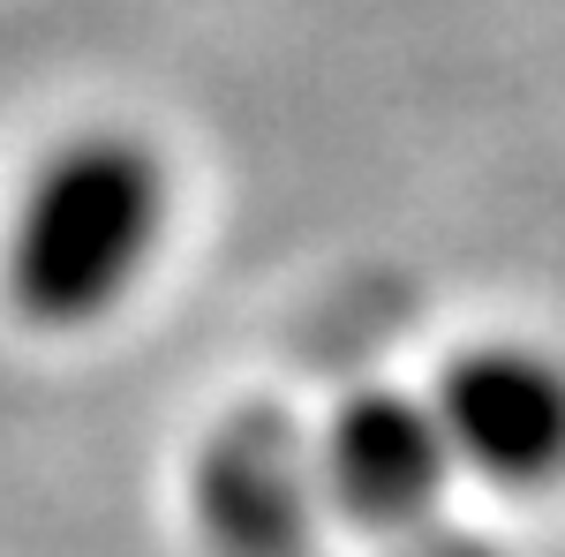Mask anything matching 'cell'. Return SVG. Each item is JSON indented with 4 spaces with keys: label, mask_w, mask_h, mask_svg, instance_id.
I'll use <instances>...</instances> for the list:
<instances>
[{
    "label": "cell",
    "mask_w": 565,
    "mask_h": 557,
    "mask_svg": "<svg viewBox=\"0 0 565 557\" xmlns=\"http://www.w3.org/2000/svg\"><path fill=\"white\" fill-rule=\"evenodd\" d=\"M437 422L452 437V460L535 490L565 468V369L527 346H482L445 369Z\"/></svg>",
    "instance_id": "cell-2"
},
{
    "label": "cell",
    "mask_w": 565,
    "mask_h": 557,
    "mask_svg": "<svg viewBox=\"0 0 565 557\" xmlns=\"http://www.w3.org/2000/svg\"><path fill=\"white\" fill-rule=\"evenodd\" d=\"M452 460V437L437 422V407H407V399H354L332 444H324V482H332V505L354 513L362 527H399L437 497Z\"/></svg>",
    "instance_id": "cell-3"
},
{
    "label": "cell",
    "mask_w": 565,
    "mask_h": 557,
    "mask_svg": "<svg viewBox=\"0 0 565 557\" xmlns=\"http://www.w3.org/2000/svg\"><path fill=\"white\" fill-rule=\"evenodd\" d=\"M167 189L136 143H76L39 173L8 242V287L39 324H90L136 287Z\"/></svg>",
    "instance_id": "cell-1"
}]
</instances>
